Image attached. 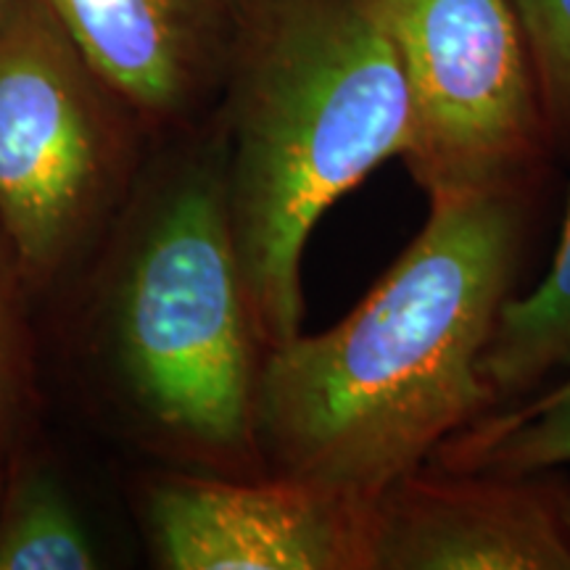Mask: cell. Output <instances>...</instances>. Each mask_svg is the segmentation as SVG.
<instances>
[{
	"label": "cell",
	"instance_id": "obj_1",
	"mask_svg": "<svg viewBox=\"0 0 570 570\" xmlns=\"http://www.w3.org/2000/svg\"><path fill=\"white\" fill-rule=\"evenodd\" d=\"M523 198L431 202L338 325L269 348L254 436L277 475L373 508L494 402L481 356L515 283Z\"/></svg>",
	"mask_w": 570,
	"mask_h": 570
},
{
	"label": "cell",
	"instance_id": "obj_2",
	"mask_svg": "<svg viewBox=\"0 0 570 570\" xmlns=\"http://www.w3.org/2000/svg\"><path fill=\"white\" fill-rule=\"evenodd\" d=\"M225 196L256 341L302 333L323 214L407 151L410 92L370 0H244L225 71Z\"/></svg>",
	"mask_w": 570,
	"mask_h": 570
},
{
	"label": "cell",
	"instance_id": "obj_3",
	"mask_svg": "<svg viewBox=\"0 0 570 570\" xmlns=\"http://www.w3.org/2000/svg\"><path fill=\"white\" fill-rule=\"evenodd\" d=\"M259 344L235 248L223 164H198L154 206L117 296L127 386L175 444L209 460L256 452Z\"/></svg>",
	"mask_w": 570,
	"mask_h": 570
},
{
	"label": "cell",
	"instance_id": "obj_4",
	"mask_svg": "<svg viewBox=\"0 0 570 570\" xmlns=\"http://www.w3.org/2000/svg\"><path fill=\"white\" fill-rule=\"evenodd\" d=\"M135 114L46 0L0 24V230L27 285L53 281L125 180Z\"/></svg>",
	"mask_w": 570,
	"mask_h": 570
},
{
	"label": "cell",
	"instance_id": "obj_5",
	"mask_svg": "<svg viewBox=\"0 0 570 570\" xmlns=\"http://www.w3.org/2000/svg\"><path fill=\"white\" fill-rule=\"evenodd\" d=\"M410 92L402 161L428 194L523 198L554 146L512 0H370Z\"/></svg>",
	"mask_w": 570,
	"mask_h": 570
},
{
	"label": "cell",
	"instance_id": "obj_6",
	"mask_svg": "<svg viewBox=\"0 0 570 570\" xmlns=\"http://www.w3.org/2000/svg\"><path fill=\"white\" fill-rule=\"evenodd\" d=\"M367 510L277 473L167 475L146 504L156 560L169 570H367Z\"/></svg>",
	"mask_w": 570,
	"mask_h": 570
},
{
	"label": "cell",
	"instance_id": "obj_7",
	"mask_svg": "<svg viewBox=\"0 0 570 570\" xmlns=\"http://www.w3.org/2000/svg\"><path fill=\"white\" fill-rule=\"evenodd\" d=\"M560 497L537 475L420 468L367 510V570H570Z\"/></svg>",
	"mask_w": 570,
	"mask_h": 570
},
{
	"label": "cell",
	"instance_id": "obj_8",
	"mask_svg": "<svg viewBox=\"0 0 570 570\" xmlns=\"http://www.w3.org/2000/svg\"><path fill=\"white\" fill-rule=\"evenodd\" d=\"M142 125H173L223 85L244 0H46Z\"/></svg>",
	"mask_w": 570,
	"mask_h": 570
},
{
	"label": "cell",
	"instance_id": "obj_9",
	"mask_svg": "<svg viewBox=\"0 0 570 570\" xmlns=\"http://www.w3.org/2000/svg\"><path fill=\"white\" fill-rule=\"evenodd\" d=\"M570 356V202L550 269L529 296L508 298L481 356L494 399L525 394Z\"/></svg>",
	"mask_w": 570,
	"mask_h": 570
},
{
	"label": "cell",
	"instance_id": "obj_10",
	"mask_svg": "<svg viewBox=\"0 0 570 570\" xmlns=\"http://www.w3.org/2000/svg\"><path fill=\"white\" fill-rule=\"evenodd\" d=\"M98 552L63 489L24 473L0 494V570H92Z\"/></svg>",
	"mask_w": 570,
	"mask_h": 570
},
{
	"label": "cell",
	"instance_id": "obj_11",
	"mask_svg": "<svg viewBox=\"0 0 570 570\" xmlns=\"http://www.w3.org/2000/svg\"><path fill=\"white\" fill-rule=\"evenodd\" d=\"M433 458L439 468L497 475H544L570 465V399L544 410L483 415Z\"/></svg>",
	"mask_w": 570,
	"mask_h": 570
},
{
	"label": "cell",
	"instance_id": "obj_12",
	"mask_svg": "<svg viewBox=\"0 0 570 570\" xmlns=\"http://www.w3.org/2000/svg\"><path fill=\"white\" fill-rule=\"evenodd\" d=\"M537 67L554 142L570 140V0H512Z\"/></svg>",
	"mask_w": 570,
	"mask_h": 570
},
{
	"label": "cell",
	"instance_id": "obj_13",
	"mask_svg": "<svg viewBox=\"0 0 570 570\" xmlns=\"http://www.w3.org/2000/svg\"><path fill=\"white\" fill-rule=\"evenodd\" d=\"M24 275L0 230V452L17 420L24 375Z\"/></svg>",
	"mask_w": 570,
	"mask_h": 570
},
{
	"label": "cell",
	"instance_id": "obj_14",
	"mask_svg": "<svg viewBox=\"0 0 570 570\" xmlns=\"http://www.w3.org/2000/svg\"><path fill=\"white\" fill-rule=\"evenodd\" d=\"M562 367H566L568 373L558 383V386H552L550 391H544V394H539L537 399H531V402L523 404V407H520V410H525V412L544 410V407H552V404H560V402H566V399H570V356H568L566 362H562Z\"/></svg>",
	"mask_w": 570,
	"mask_h": 570
},
{
	"label": "cell",
	"instance_id": "obj_15",
	"mask_svg": "<svg viewBox=\"0 0 570 570\" xmlns=\"http://www.w3.org/2000/svg\"><path fill=\"white\" fill-rule=\"evenodd\" d=\"M560 508H562V523H566L568 529V537H570V491L560 497Z\"/></svg>",
	"mask_w": 570,
	"mask_h": 570
},
{
	"label": "cell",
	"instance_id": "obj_16",
	"mask_svg": "<svg viewBox=\"0 0 570 570\" xmlns=\"http://www.w3.org/2000/svg\"><path fill=\"white\" fill-rule=\"evenodd\" d=\"M13 3H17V0H0V24H3V19L9 17Z\"/></svg>",
	"mask_w": 570,
	"mask_h": 570
},
{
	"label": "cell",
	"instance_id": "obj_17",
	"mask_svg": "<svg viewBox=\"0 0 570 570\" xmlns=\"http://www.w3.org/2000/svg\"><path fill=\"white\" fill-rule=\"evenodd\" d=\"M0 494H3V483H0Z\"/></svg>",
	"mask_w": 570,
	"mask_h": 570
}]
</instances>
